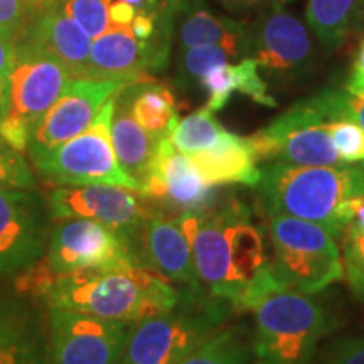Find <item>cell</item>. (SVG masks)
Instances as JSON below:
<instances>
[{
  "mask_svg": "<svg viewBox=\"0 0 364 364\" xmlns=\"http://www.w3.org/2000/svg\"><path fill=\"white\" fill-rule=\"evenodd\" d=\"M177 221L193 250L201 285L231 302L235 312L253 311L268 295L282 292L272 272V241L265 223L257 225L235 196L206 211L182 213Z\"/></svg>",
  "mask_w": 364,
  "mask_h": 364,
  "instance_id": "cell-1",
  "label": "cell"
},
{
  "mask_svg": "<svg viewBox=\"0 0 364 364\" xmlns=\"http://www.w3.org/2000/svg\"><path fill=\"white\" fill-rule=\"evenodd\" d=\"M257 189L265 215H287L327 228L343 240L348 201L364 196V161L334 166L265 162Z\"/></svg>",
  "mask_w": 364,
  "mask_h": 364,
  "instance_id": "cell-2",
  "label": "cell"
},
{
  "mask_svg": "<svg viewBox=\"0 0 364 364\" xmlns=\"http://www.w3.org/2000/svg\"><path fill=\"white\" fill-rule=\"evenodd\" d=\"M179 294L181 289L159 273L127 267L56 277L38 297L48 307L135 324L169 311L179 300Z\"/></svg>",
  "mask_w": 364,
  "mask_h": 364,
  "instance_id": "cell-3",
  "label": "cell"
},
{
  "mask_svg": "<svg viewBox=\"0 0 364 364\" xmlns=\"http://www.w3.org/2000/svg\"><path fill=\"white\" fill-rule=\"evenodd\" d=\"M231 302L206 289L181 287L169 311L132 326L120 364H177L226 326Z\"/></svg>",
  "mask_w": 364,
  "mask_h": 364,
  "instance_id": "cell-4",
  "label": "cell"
},
{
  "mask_svg": "<svg viewBox=\"0 0 364 364\" xmlns=\"http://www.w3.org/2000/svg\"><path fill=\"white\" fill-rule=\"evenodd\" d=\"M252 312L253 364H312L321 341L334 329L331 312L317 294L282 290Z\"/></svg>",
  "mask_w": 364,
  "mask_h": 364,
  "instance_id": "cell-5",
  "label": "cell"
},
{
  "mask_svg": "<svg viewBox=\"0 0 364 364\" xmlns=\"http://www.w3.org/2000/svg\"><path fill=\"white\" fill-rule=\"evenodd\" d=\"M272 272L282 290L318 294L344 279L338 240L324 226L287 215H265Z\"/></svg>",
  "mask_w": 364,
  "mask_h": 364,
  "instance_id": "cell-6",
  "label": "cell"
},
{
  "mask_svg": "<svg viewBox=\"0 0 364 364\" xmlns=\"http://www.w3.org/2000/svg\"><path fill=\"white\" fill-rule=\"evenodd\" d=\"M73 81L56 58L31 41L17 38L11 76L9 110L0 124V139L24 152L36 125Z\"/></svg>",
  "mask_w": 364,
  "mask_h": 364,
  "instance_id": "cell-7",
  "label": "cell"
},
{
  "mask_svg": "<svg viewBox=\"0 0 364 364\" xmlns=\"http://www.w3.org/2000/svg\"><path fill=\"white\" fill-rule=\"evenodd\" d=\"M115 97L105 103L85 132L31 159L46 181L53 186H118L140 193L136 182L120 169L113 150L112 117Z\"/></svg>",
  "mask_w": 364,
  "mask_h": 364,
  "instance_id": "cell-8",
  "label": "cell"
},
{
  "mask_svg": "<svg viewBox=\"0 0 364 364\" xmlns=\"http://www.w3.org/2000/svg\"><path fill=\"white\" fill-rule=\"evenodd\" d=\"M51 279L76 273L140 267L135 250L112 228L80 218L56 220L39 260Z\"/></svg>",
  "mask_w": 364,
  "mask_h": 364,
  "instance_id": "cell-9",
  "label": "cell"
},
{
  "mask_svg": "<svg viewBox=\"0 0 364 364\" xmlns=\"http://www.w3.org/2000/svg\"><path fill=\"white\" fill-rule=\"evenodd\" d=\"M51 220L80 218L102 223L134 247L140 267V235L156 203L139 191L118 186H53L44 194ZM144 268V267H142Z\"/></svg>",
  "mask_w": 364,
  "mask_h": 364,
  "instance_id": "cell-10",
  "label": "cell"
},
{
  "mask_svg": "<svg viewBox=\"0 0 364 364\" xmlns=\"http://www.w3.org/2000/svg\"><path fill=\"white\" fill-rule=\"evenodd\" d=\"M327 122L309 97L247 139L258 162L334 166L343 161L327 132Z\"/></svg>",
  "mask_w": 364,
  "mask_h": 364,
  "instance_id": "cell-11",
  "label": "cell"
},
{
  "mask_svg": "<svg viewBox=\"0 0 364 364\" xmlns=\"http://www.w3.org/2000/svg\"><path fill=\"white\" fill-rule=\"evenodd\" d=\"M282 4H268L248 26V58L257 61L260 73L289 83L312 71L316 48L304 22Z\"/></svg>",
  "mask_w": 364,
  "mask_h": 364,
  "instance_id": "cell-12",
  "label": "cell"
},
{
  "mask_svg": "<svg viewBox=\"0 0 364 364\" xmlns=\"http://www.w3.org/2000/svg\"><path fill=\"white\" fill-rule=\"evenodd\" d=\"M134 324L48 307L51 364H120Z\"/></svg>",
  "mask_w": 364,
  "mask_h": 364,
  "instance_id": "cell-13",
  "label": "cell"
},
{
  "mask_svg": "<svg viewBox=\"0 0 364 364\" xmlns=\"http://www.w3.org/2000/svg\"><path fill=\"white\" fill-rule=\"evenodd\" d=\"M49 220L48 204L38 191L0 186V277L26 272L43 258Z\"/></svg>",
  "mask_w": 364,
  "mask_h": 364,
  "instance_id": "cell-14",
  "label": "cell"
},
{
  "mask_svg": "<svg viewBox=\"0 0 364 364\" xmlns=\"http://www.w3.org/2000/svg\"><path fill=\"white\" fill-rule=\"evenodd\" d=\"M129 85L135 83L91 78L73 80L33 130L27 147L29 157H38L85 132L105 103Z\"/></svg>",
  "mask_w": 364,
  "mask_h": 364,
  "instance_id": "cell-15",
  "label": "cell"
},
{
  "mask_svg": "<svg viewBox=\"0 0 364 364\" xmlns=\"http://www.w3.org/2000/svg\"><path fill=\"white\" fill-rule=\"evenodd\" d=\"M223 186H208L193 159L176 150L171 139L159 142L144 194L171 215L206 211L221 201Z\"/></svg>",
  "mask_w": 364,
  "mask_h": 364,
  "instance_id": "cell-16",
  "label": "cell"
},
{
  "mask_svg": "<svg viewBox=\"0 0 364 364\" xmlns=\"http://www.w3.org/2000/svg\"><path fill=\"white\" fill-rule=\"evenodd\" d=\"M169 46V34L152 41H140L130 27L110 29L91 46L88 78L149 83L152 81L150 73L166 68Z\"/></svg>",
  "mask_w": 364,
  "mask_h": 364,
  "instance_id": "cell-17",
  "label": "cell"
},
{
  "mask_svg": "<svg viewBox=\"0 0 364 364\" xmlns=\"http://www.w3.org/2000/svg\"><path fill=\"white\" fill-rule=\"evenodd\" d=\"M140 260L144 268L159 273L171 284L193 289L203 287L196 273L193 250L177 216L157 203L145 220L140 235Z\"/></svg>",
  "mask_w": 364,
  "mask_h": 364,
  "instance_id": "cell-18",
  "label": "cell"
},
{
  "mask_svg": "<svg viewBox=\"0 0 364 364\" xmlns=\"http://www.w3.org/2000/svg\"><path fill=\"white\" fill-rule=\"evenodd\" d=\"M0 364H51L43 318L24 299L0 295Z\"/></svg>",
  "mask_w": 364,
  "mask_h": 364,
  "instance_id": "cell-19",
  "label": "cell"
},
{
  "mask_svg": "<svg viewBox=\"0 0 364 364\" xmlns=\"http://www.w3.org/2000/svg\"><path fill=\"white\" fill-rule=\"evenodd\" d=\"M19 38L31 41L56 58L73 80L88 78L91 38L78 22L66 16L59 4L46 9Z\"/></svg>",
  "mask_w": 364,
  "mask_h": 364,
  "instance_id": "cell-20",
  "label": "cell"
},
{
  "mask_svg": "<svg viewBox=\"0 0 364 364\" xmlns=\"http://www.w3.org/2000/svg\"><path fill=\"white\" fill-rule=\"evenodd\" d=\"M208 186L243 184L257 188L262 169L247 136L225 132L211 149L189 156Z\"/></svg>",
  "mask_w": 364,
  "mask_h": 364,
  "instance_id": "cell-21",
  "label": "cell"
},
{
  "mask_svg": "<svg viewBox=\"0 0 364 364\" xmlns=\"http://www.w3.org/2000/svg\"><path fill=\"white\" fill-rule=\"evenodd\" d=\"M129 86L118 91L115 97L112 117V144L120 169L136 182L140 193L144 194L159 142L135 120L130 108Z\"/></svg>",
  "mask_w": 364,
  "mask_h": 364,
  "instance_id": "cell-22",
  "label": "cell"
},
{
  "mask_svg": "<svg viewBox=\"0 0 364 364\" xmlns=\"http://www.w3.org/2000/svg\"><path fill=\"white\" fill-rule=\"evenodd\" d=\"M199 85L206 90V108L213 113L223 110L235 91L247 95L255 103H260L263 107H277V100L268 93L267 81L263 80L260 68L253 58L240 59L236 65L226 63L213 68L203 76Z\"/></svg>",
  "mask_w": 364,
  "mask_h": 364,
  "instance_id": "cell-23",
  "label": "cell"
},
{
  "mask_svg": "<svg viewBox=\"0 0 364 364\" xmlns=\"http://www.w3.org/2000/svg\"><path fill=\"white\" fill-rule=\"evenodd\" d=\"M130 108L139 125L156 142L169 139L179 120L176 98L166 86L152 83H135L129 86Z\"/></svg>",
  "mask_w": 364,
  "mask_h": 364,
  "instance_id": "cell-24",
  "label": "cell"
},
{
  "mask_svg": "<svg viewBox=\"0 0 364 364\" xmlns=\"http://www.w3.org/2000/svg\"><path fill=\"white\" fill-rule=\"evenodd\" d=\"M364 0H307L306 21L327 51L344 44L359 26Z\"/></svg>",
  "mask_w": 364,
  "mask_h": 364,
  "instance_id": "cell-25",
  "label": "cell"
},
{
  "mask_svg": "<svg viewBox=\"0 0 364 364\" xmlns=\"http://www.w3.org/2000/svg\"><path fill=\"white\" fill-rule=\"evenodd\" d=\"M179 43L182 49L206 44H247L248 26L228 17L213 16L196 0L179 27Z\"/></svg>",
  "mask_w": 364,
  "mask_h": 364,
  "instance_id": "cell-26",
  "label": "cell"
},
{
  "mask_svg": "<svg viewBox=\"0 0 364 364\" xmlns=\"http://www.w3.org/2000/svg\"><path fill=\"white\" fill-rule=\"evenodd\" d=\"M177 364H253L252 334L245 326H225Z\"/></svg>",
  "mask_w": 364,
  "mask_h": 364,
  "instance_id": "cell-27",
  "label": "cell"
},
{
  "mask_svg": "<svg viewBox=\"0 0 364 364\" xmlns=\"http://www.w3.org/2000/svg\"><path fill=\"white\" fill-rule=\"evenodd\" d=\"M225 132L226 129L216 120L215 113L204 107L182 120H177L169 139L176 150L186 156H193V154L211 149Z\"/></svg>",
  "mask_w": 364,
  "mask_h": 364,
  "instance_id": "cell-28",
  "label": "cell"
},
{
  "mask_svg": "<svg viewBox=\"0 0 364 364\" xmlns=\"http://www.w3.org/2000/svg\"><path fill=\"white\" fill-rule=\"evenodd\" d=\"M248 58L247 44H206L198 48L182 49L179 58V80L184 85L201 81L213 68H218L233 59Z\"/></svg>",
  "mask_w": 364,
  "mask_h": 364,
  "instance_id": "cell-29",
  "label": "cell"
},
{
  "mask_svg": "<svg viewBox=\"0 0 364 364\" xmlns=\"http://www.w3.org/2000/svg\"><path fill=\"white\" fill-rule=\"evenodd\" d=\"M311 100L327 120H349L364 129V91L322 90Z\"/></svg>",
  "mask_w": 364,
  "mask_h": 364,
  "instance_id": "cell-30",
  "label": "cell"
},
{
  "mask_svg": "<svg viewBox=\"0 0 364 364\" xmlns=\"http://www.w3.org/2000/svg\"><path fill=\"white\" fill-rule=\"evenodd\" d=\"M110 4L112 0H59L66 16L78 22L91 39H97L112 29L108 16Z\"/></svg>",
  "mask_w": 364,
  "mask_h": 364,
  "instance_id": "cell-31",
  "label": "cell"
},
{
  "mask_svg": "<svg viewBox=\"0 0 364 364\" xmlns=\"http://www.w3.org/2000/svg\"><path fill=\"white\" fill-rule=\"evenodd\" d=\"M51 6V0H0V31L19 38Z\"/></svg>",
  "mask_w": 364,
  "mask_h": 364,
  "instance_id": "cell-32",
  "label": "cell"
},
{
  "mask_svg": "<svg viewBox=\"0 0 364 364\" xmlns=\"http://www.w3.org/2000/svg\"><path fill=\"white\" fill-rule=\"evenodd\" d=\"M332 144L338 150L343 162H363L364 161V129L349 120H329L327 122Z\"/></svg>",
  "mask_w": 364,
  "mask_h": 364,
  "instance_id": "cell-33",
  "label": "cell"
},
{
  "mask_svg": "<svg viewBox=\"0 0 364 364\" xmlns=\"http://www.w3.org/2000/svg\"><path fill=\"white\" fill-rule=\"evenodd\" d=\"M0 186L36 189V177L19 150L0 139Z\"/></svg>",
  "mask_w": 364,
  "mask_h": 364,
  "instance_id": "cell-34",
  "label": "cell"
},
{
  "mask_svg": "<svg viewBox=\"0 0 364 364\" xmlns=\"http://www.w3.org/2000/svg\"><path fill=\"white\" fill-rule=\"evenodd\" d=\"M344 279L354 297L364 304V236L343 240Z\"/></svg>",
  "mask_w": 364,
  "mask_h": 364,
  "instance_id": "cell-35",
  "label": "cell"
},
{
  "mask_svg": "<svg viewBox=\"0 0 364 364\" xmlns=\"http://www.w3.org/2000/svg\"><path fill=\"white\" fill-rule=\"evenodd\" d=\"M312 364H364V338L353 336L334 341L326 349H318Z\"/></svg>",
  "mask_w": 364,
  "mask_h": 364,
  "instance_id": "cell-36",
  "label": "cell"
},
{
  "mask_svg": "<svg viewBox=\"0 0 364 364\" xmlns=\"http://www.w3.org/2000/svg\"><path fill=\"white\" fill-rule=\"evenodd\" d=\"M17 36L0 31V90L9 95V76H11L14 56H16Z\"/></svg>",
  "mask_w": 364,
  "mask_h": 364,
  "instance_id": "cell-37",
  "label": "cell"
},
{
  "mask_svg": "<svg viewBox=\"0 0 364 364\" xmlns=\"http://www.w3.org/2000/svg\"><path fill=\"white\" fill-rule=\"evenodd\" d=\"M358 236H364V196H356L348 201V226L343 240Z\"/></svg>",
  "mask_w": 364,
  "mask_h": 364,
  "instance_id": "cell-38",
  "label": "cell"
},
{
  "mask_svg": "<svg viewBox=\"0 0 364 364\" xmlns=\"http://www.w3.org/2000/svg\"><path fill=\"white\" fill-rule=\"evenodd\" d=\"M136 14V9L124 0H112L108 7V16H110L112 29H129Z\"/></svg>",
  "mask_w": 364,
  "mask_h": 364,
  "instance_id": "cell-39",
  "label": "cell"
},
{
  "mask_svg": "<svg viewBox=\"0 0 364 364\" xmlns=\"http://www.w3.org/2000/svg\"><path fill=\"white\" fill-rule=\"evenodd\" d=\"M346 88L351 91H364V38L359 43L356 58L353 61L351 76H349Z\"/></svg>",
  "mask_w": 364,
  "mask_h": 364,
  "instance_id": "cell-40",
  "label": "cell"
},
{
  "mask_svg": "<svg viewBox=\"0 0 364 364\" xmlns=\"http://www.w3.org/2000/svg\"><path fill=\"white\" fill-rule=\"evenodd\" d=\"M218 2L230 12H247L257 7H265L273 2H287V0H218Z\"/></svg>",
  "mask_w": 364,
  "mask_h": 364,
  "instance_id": "cell-41",
  "label": "cell"
},
{
  "mask_svg": "<svg viewBox=\"0 0 364 364\" xmlns=\"http://www.w3.org/2000/svg\"><path fill=\"white\" fill-rule=\"evenodd\" d=\"M7 110H9V95L7 91L0 90V124H2L4 118L7 117Z\"/></svg>",
  "mask_w": 364,
  "mask_h": 364,
  "instance_id": "cell-42",
  "label": "cell"
},
{
  "mask_svg": "<svg viewBox=\"0 0 364 364\" xmlns=\"http://www.w3.org/2000/svg\"><path fill=\"white\" fill-rule=\"evenodd\" d=\"M364 22V4H363V11H361V19H359V24H363Z\"/></svg>",
  "mask_w": 364,
  "mask_h": 364,
  "instance_id": "cell-43",
  "label": "cell"
},
{
  "mask_svg": "<svg viewBox=\"0 0 364 364\" xmlns=\"http://www.w3.org/2000/svg\"><path fill=\"white\" fill-rule=\"evenodd\" d=\"M51 2H53V4H59V0H51Z\"/></svg>",
  "mask_w": 364,
  "mask_h": 364,
  "instance_id": "cell-44",
  "label": "cell"
}]
</instances>
